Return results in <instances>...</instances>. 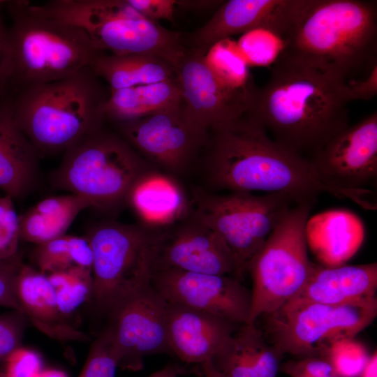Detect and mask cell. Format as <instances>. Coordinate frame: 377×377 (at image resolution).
<instances>
[{"instance_id":"cell-1","label":"cell","mask_w":377,"mask_h":377,"mask_svg":"<svg viewBox=\"0 0 377 377\" xmlns=\"http://www.w3.org/2000/svg\"><path fill=\"white\" fill-rule=\"evenodd\" d=\"M346 87L281 54L249 114L276 142L309 159L349 126Z\"/></svg>"},{"instance_id":"cell-2","label":"cell","mask_w":377,"mask_h":377,"mask_svg":"<svg viewBox=\"0 0 377 377\" xmlns=\"http://www.w3.org/2000/svg\"><path fill=\"white\" fill-rule=\"evenodd\" d=\"M200 161L212 192L286 193L313 203L332 194L308 158L276 142L249 114L210 131Z\"/></svg>"},{"instance_id":"cell-3","label":"cell","mask_w":377,"mask_h":377,"mask_svg":"<svg viewBox=\"0 0 377 377\" xmlns=\"http://www.w3.org/2000/svg\"><path fill=\"white\" fill-rule=\"evenodd\" d=\"M282 54L348 84L377 65V3L308 0Z\"/></svg>"},{"instance_id":"cell-4","label":"cell","mask_w":377,"mask_h":377,"mask_svg":"<svg viewBox=\"0 0 377 377\" xmlns=\"http://www.w3.org/2000/svg\"><path fill=\"white\" fill-rule=\"evenodd\" d=\"M110 89L90 66L28 88L8 101L14 118L40 156L64 152L105 126Z\"/></svg>"},{"instance_id":"cell-5","label":"cell","mask_w":377,"mask_h":377,"mask_svg":"<svg viewBox=\"0 0 377 377\" xmlns=\"http://www.w3.org/2000/svg\"><path fill=\"white\" fill-rule=\"evenodd\" d=\"M6 3L12 24L7 31L0 92L10 86L15 96L91 65L99 52L82 29L32 12L27 1Z\"/></svg>"},{"instance_id":"cell-6","label":"cell","mask_w":377,"mask_h":377,"mask_svg":"<svg viewBox=\"0 0 377 377\" xmlns=\"http://www.w3.org/2000/svg\"><path fill=\"white\" fill-rule=\"evenodd\" d=\"M28 7L36 14L82 29L98 52L154 55L176 68L188 51L179 33L145 17L127 0L29 1Z\"/></svg>"},{"instance_id":"cell-7","label":"cell","mask_w":377,"mask_h":377,"mask_svg":"<svg viewBox=\"0 0 377 377\" xmlns=\"http://www.w3.org/2000/svg\"><path fill=\"white\" fill-rule=\"evenodd\" d=\"M155 170L117 132L104 126L68 148L50 179L54 188L111 211L126 205L134 185Z\"/></svg>"},{"instance_id":"cell-8","label":"cell","mask_w":377,"mask_h":377,"mask_svg":"<svg viewBox=\"0 0 377 377\" xmlns=\"http://www.w3.org/2000/svg\"><path fill=\"white\" fill-rule=\"evenodd\" d=\"M85 236L93 252L88 304L105 324L120 304L150 283L156 229L103 220L92 224Z\"/></svg>"},{"instance_id":"cell-9","label":"cell","mask_w":377,"mask_h":377,"mask_svg":"<svg viewBox=\"0 0 377 377\" xmlns=\"http://www.w3.org/2000/svg\"><path fill=\"white\" fill-rule=\"evenodd\" d=\"M314 203L292 207L249 262L251 306L247 323L275 312L303 288L313 264L308 256L306 227Z\"/></svg>"},{"instance_id":"cell-10","label":"cell","mask_w":377,"mask_h":377,"mask_svg":"<svg viewBox=\"0 0 377 377\" xmlns=\"http://www.w3.org/2000/svg\"><path fill=\"white\" fill-rule=\"evenodd\" d=\"M191 197V205L195 214L231 251L236 265L235 277L240 281L247 272L249 262L285 214L298 203L309 202L286 193L219 194L202 186H193Z\"/></svg>"},{"instance_id":"cell-11","label":"cell","mask_w":377,"mask_h":377,"mask_svg":"<svg viewBox=\"0 0 377 377\" xmlns=\"http://www.w3.org/2000/svg\"><path fill=\"white\" fill-rule=\"evenodd\" d=\"M376 316V295L337 305L285 304L265 316H268L266 331L270 343L283 356L321 355L332 342L354 338Z\"/></svg>"},{"instance_id":"cell-12","label":"cell","mask_w":377,"mask_h":377,"mask_svg":"<svg viewBox=\"0 0 377 377\" xmlns=\"http://www.w3.org/2000/svg\"><path fill=\"white\" fill-rule=\"evenodd\" d=\"M113 124L150 165L173 178L198 163L209 135L186 114L183 101L170 109Z\"/></svg>"},{"instance_id":"cell-13","label":"cell","mask_w":377,"mask_h":377,"mask_svg":"<svg viewBox=\"0 0 377 377\" xmlns=\"http://www.w3.org/2000/svg\"><path fill=\"white\" fill-rule=\"evenodd\" d=\"M319 181L337 197L371 207L377 179V113L348 126L309 158Z\"/></svg>"},{"instance_id":"cell-14","label":"cell","mask_w":377,"mask_h":377,"mask_svg":"<svg viewBox=\"0 0 377 377\" xmlns=\"http://www.w3.org/2000/svg\"><path fill=\"white\" fill-rule=\"evenodd\" d=\"M167 304L149 283L110 313L103 328L110 332L118 367L139 371L146 356L172 355L167 330Z\"/></svg>"},{"instance_id":"cell-15","label":"cell","mask_w":377,"mask_h":377,"mask_svg":"<svg viewBox=\"0 0 377 377\" xmlns=\"http://www.w3.org/2000/svg\"><path fill=\"white\" fill-rule=\"evenodd\" d=\"M235 277L233 256L223 240L194 212L191 205L180 218L156 228L153 269Z\"/></svg>"},{"instance_id":"cell-16","label":"cell","mask_w":377,"mask_h":377,"mask_svg":"<svg viewBox=\"0 0 377 377\" xmlns=\"http://www.w3.org/2000/svg\"><path fill=\"white\" fill-rule=\"evenodd\" d=\"M150 283L168 302L200 310L232 323H247L251 291L232 275L153 269Z\"/></svg>"},{"instance_id":"cell-17","label":"cell","mask_w":377,"mask_h":377,"mask_svg":"<svg viewBox=\"0 0 377 377\" xmlns=\"http://www.w3.org/2000/svg\"><path fill=\"white\" fill-rule=\"evenodd\" d=\"M205 56L188 50L175 71L186 114L209 132L249 114L255 98L224 88L207 66Z\"/></svg>"},{"instance_id":"cell-18","label":"cell","mask_w":377,"mask_h":377,"mask_svg":"<svg viewBox=\"0 0 377 377\" xmlns=\"http://www.w3.org/2000/svg\"><path fill=\"white\" fill-rule=\"evenodd\" d=\"M308 0H230L188 36V50L205 55L216 43L231 36L265 28L286 40Z\"/></svg>"},{"instance_id":"cell-19","label":"cell","mask_w":377,"mask_h":377,"mask_svg":"<svg viewBox=\"0 0 377 377\" xmlns=\"http://www.w3.org/2000/svg\"><path fill=\"white\" fill-rule=\"evenodd\" d=\"M167 330L172 355L186 364L212 360L241 325L182 304L168 302Z\"/></svg>"},{"instance_id":"cell-20","label":"cell","mask_w":377,"mask_h":377,"mask_svg":"<svg viewBox=\"0 0 377 377\" xmlns=\"http://www.w3.org/2000/svg\"><path fill=\"white\" fill-rule=\"evenodd\" d=\"M14 290L22 312L44 334L61 343L89 339L61 313L46 274L22 263L15 275Z\"/></svg>"},{"instance_id":"cell-21","label":"cell","mask_w":377,"mask_h":377,"mask_svg":"<svg viewBox=\"0 0 377 377\" xmlns=\"http://www.w3.org/2000/svg\"><path fill=\"white\" fill-rule=\"evenodd\" d=\"M377 263L325 266L313 264L300 291L286 304H341L376 295Z\"/></svg>"},{"instance_id":"cell-22","label":"cell","mask_w":377,"mask_h":377,"mask_svg":"<svg viewBox=\"0 0 377 377\" xmlns=\"http://www.w3.org/2000/svg\"><path fill=\"white\" fill-rule=\"evenodd\" d=\"M40 155L17 124L9 101L0 104V190L13 199L31 193L40 179Z\"/></svg>"},{"instance_id":"cell-23","label":"cell","mask_w":377,"mask_h":377,"mask_svg":"<svg viewBox=\"0 0 377 377\" xmlns=\"http://www.w3.org/2000/svg\"><path fill=\"white\" fill-rule=\"evenodd\" d=\"M282 357L253 323L241 325L212 362L225 377H276Z\"/></svg>"},{"instance_id":"cell-24","label":"cell","mask_w":377,"mask_h":377,"mask_svg":"<svg viewBox=\"0 0 377 377\" xmlns=\"http://www.w3.org/2000/svg\"><path fill=\"white\" fill-rule=\"evenodd\" d=\"M308 246L325 266L343 265L357 251L364 239L362 221L353 213L336 209L309 219Z\"/></svg>"},{"instance_id":"cell-25","label":"cell","mask_w":377,"mask_h":377,"mask_svg":"<svg viewBox=\"0 0 377 377\" xmlns=\"http://www.w3.org/2000/svg\"><path fill=\"white\" fill-rule=\"evenodd\" d=\"M128 205L142 225L159 228L183 216L191 207L175 178L157 170L142 177L130 191Z\"/></svg>"},{"instance_id":"cell-26","label":"cell","mask_w":377,"mask_h":377,"mask_svg":"<svg viewBox=\"0 0 377 377\" xmlns=\"http://www.w3.org/2000/svg\"><path fill=\"white\" fill-rule=\"evenodd\" d=\"M89 207H94L91 200L74 193L43 199L20 216V239L37 245L63 237Z\"/></svg>"},{"instance_id":"cell-27","label":"cell","mask_w":377,"mask_h":377,"mask_svg":"<svg viewBox=\"0 0 377 377\" xmlns=\"http://www.w3.org/2000/svg\"><path fill=\"white\" fill-rule=\"evenodd\" d=\"M182 103V92L176 78L122 88L110 91L105 105V119L112 124L133 121Z\"/></svg>"},{"instance_id":"cell-28","label":"cell","mask_w":377,"mask_h":377,"mask_svg":"<svg viewBox=\"0 0 377 377\" xmlns=\"http://www.w3.org/2000/svg\"><path fill=\"white\" fill-rule=\"evenodd\" d=\"M90 67L110 91L176 78L171 64L150 54L119 56L99 52Z\"/></svg>"},{"instance_id":"cell-29","label":"cell","mask_w":377,"mask_h":377,"mask_svg":"<svg viewBox=\"0 0 377 377\" xmlns=\"http://www.w3.org/2000/svg\"><path fill=\"white\" fill-rule=\"evenodd\" d=\"M205 61L219 83L226 89L256 98L249 65L237 43L226 38L214 44L205 56Z\"/></svg>"},{"instance_id":"cell-30","label":"cell","mask_w":377,"mask_h":377,"mask_svg":"<svg viewBox=\"0 0 377 377\" xmlns=\"http://www.w3.org/2000/svg\"><path fill=\"white\" fill-rule=\"evenodd\" d=\"M46 275L54 288L61 313L70 320L71 315L89 300L92 289L91 271L72 265Z\"/></svg>"},{"instance_id":"cell-31","label":"cell","mask_w":377,"mask_h":377,"mask_svg":"<svg viewBox=\"0 0 377 377\" xmlns=\"http://www.w3.org/2000/svg\"><path fill=\"white\" fill-rule=\"evenodd\" d=\"M237 45L249 66H268L283 53L286 40L271 29L258 28L244 34Z\"/></svg>"},{"instance_id":"cell-32","label":"cell","mask_w":377,"mask_h":377,"mask_svg":"<svg viewBox=\"0 0 377 377\" xmlns=\"http://www.w3.org/2000/svg\"><path fill=\"white\" fill-rule=\"evenodd\" d=\"M321 355L329 359L339 377H360L369 357L365 347L354 338L332 342Z\"/></svg>"},{"instance_id":"cell-33","label":"cell","mask_w":377,"mask_h":377,"mask_svg":"<svg viewBox=\"0 0 377 377\" xmlns=\"http://www.w3.org/2000/svg\"><path fill=\"white\" fill-rule=\"evenodd\" d=\"M118 360L111 334L103 329L93 341L78 377H115Z\"/></svg>"},{"instance_id":"cell-34","label":"cell","mask_w":377,"mask_h":377,"mask_svg":"<svg viewBox=\"0 0 377 377\" xmlns=\"http://www.w3.org/2000/svg\"><path fill=\"white\" fill-rule=\"evenodd\" d=\"M20 216L14 199L9 195L0 196V264L20 257Z\"/></svg>"},{"instance_id":"cell-35","label":"cell","mask_w":377,"mask_h":377,"mask_svg":"<svg viewBox=\"0 0 377 377\" xmlns=\"http://www.w3.org/2000/svg\"><path fill=\"white\" fill-rule=\"evenodd\" d=\"M33 259L38 270L44 274L62 270L73 265L68 235L37 244Z\"/></svg>"},{"instance_id":"cell-36","label":"cell","mask_w":377,"mask_h":377,"mask_svg":"<svg viewBox=\"0 0 377 377\" xmlns=\"http://www.w3.org/2000/svg\"><path fill=\"white\" fill-rule=\"evenodd\" d=\"M28 318L20 311L0 315V364L22 346Z\"/></svg>"},{"instance_id":"cell-37","label":"cell","mask_w":377,"mask_h":377,"mask_svg":"<svg viewBox=\"0 0 377 377\" xmlns=\"http://www.w3.org/2000/svg\"><path fill=\"white\" fill-rule=\"evenodd\" d=\"M279 370L290 377H339L325 355H315L288 360Z\"/></svg>"},{"instance_id":"cell-38","label":"cell","mask_w":377,"mask_h":377,"mask_svg":"<svg viewBox=\"0 0 377 377\" xmlns=\"http://www.w3.org/2000/svg\"><path fill=\"white\" fill-rule=\"evenodd\" d=\"M4 363L5 371L2 377H36L43 369L40 355L22 346L14 350Z\"/></svg>"},{"instance_id":"cell-39","label":"cell","mask_w":377,"mask_h":377,"mask_svg":"<svg viewBox=\"0 0 377 377\" xmlns=\"http://www.w3.org/2000/svg\"><path fill=\"white\" fill-rule=\"evenodd\" d=\"M22 263L20 256L14 260L0 264V306L21 312L15 294L14 282Z\"/></svg>"},{"instance_id":"cell-40","label":"cell","mask_w":377,"mask_h":377,"mask_svg":"<svg viewBox=\"0 0 377 377\" xmlns=\"http://www.w3.org/2000/svg\"><path fill=\"white\" fill-rule=\"evenodd\" d=\"M128 3L145 17L157 21L174 20V13L177 6L175 0H127Z\"/></svg>"},{"instance_id":"cell-41","label":"cell","mask_w":377,"mask_h":377,"mask_svg":"<svg viewBox=\"0 0 377 377\" xmlns=\"http://www.w3.org/2000/svg\"><path fill=\"white\" fill-rule=\"evenodd\" d=\"M346 94L349 102L374 98L377 94V65L364 78L346 84Z\"/></svg>"},{"instance_id":"cell-42","label":"cell","mask_w":377,"mask_h":377,"mask_svg":"<svg viewBox=\"0 0 377 377\" xmlns=\"http://www.w3.org/2000/svg\"><path fill=\"white\" fill-rule=\"evenodd\" d=\"M68 238L73 265L91 271L93 252L87 237L68 235Z\"/></svg>"},{"instance_id":"cell-43","label":"cell","mask_w":377,"mask_h":377,"mask_svg":"<svg viewBox=\"0 0 377 377\" xmlns=\"http://www.w3.org/2000/svg\"><path fill=\"white\" fill-rule=\"evenodd\" d=\"M223 1H177V6L183 8H209L221 5Z\"/></svg>"},{"instance_id":"cell-44","label":"cell","mask_w":377,"mask_h":377,"mask_svg":"<svg viewBox=\"0 0 377 377\" xmlns=\"http://www.w3.org/2000/svg\"><path fill=\"white\" fill-rule=\"evenodd\" d=\"M184 372L183 368L175 363H168L161 369L148 377H179Z\"/></svg>"},{"instance_id":"cell-45","label":"cell","mask_w":377,"mask_h":377,"mask_svg":"<svg viewBox=\"0 0 377 377\" xmlns=\"http://www.w3.org/2000/svg\"><path fill=\"white\" fill-rule=\"evenodd\" d=\"M360 377H377V352L369 355Z\"/></svg>"},{"instance_id":"cell-46","label":"cell","mask_w":377,"mask_h":377,"mask_svg":"<svg viewBox=\"0 0 377 377\" xmlns=\"http://www.w3.org/2000/svg\"><path fill=\"white\" fill-rule=\"evenodd\" d=\"M4 1H0V8ZM8 28L4 25L3 21L0 15V75L1 70L6 49Z\"/></svg>"},{"instance_id":"cell-47","label":"cell","mask_w":377,"mask_h":377,"mask_svg":"<svg viewBox=\"0 0 377 377\" xmlns=\"http://www.w3.org/2000/svg\"><path fill=\"white\" fill-rule=\"evenodd\" d=\"M201 374L204 377H225L213 365L212 360H207L200 365Z\"/></svg>"},{"instance_id":"cell-48","label":"cell","mask_w":377,"mask_h":377,"mask_svg":"<svg viewBox=\"0 0 377 377\" xmlns=\"http://www.w3.org/2000/svg\"><path fill=\"white\" fill-rule=\"evenodd\" d=\"M36 377H68L63 371L56 369H43Z\"/></svg>"},{"instance_id":"cell-49","label":"cell","mask_w":377,"mask_h":377,"mask_svg":"<svg viewBox=\"0 0 377 377\" xmlns=\"http://www.w3.org/2000/svg\"><path fill=\"white\" fill-rule=\"evenodd\" d=\"M2 377V376H1Z\"/></svg>"}]
</instances>
